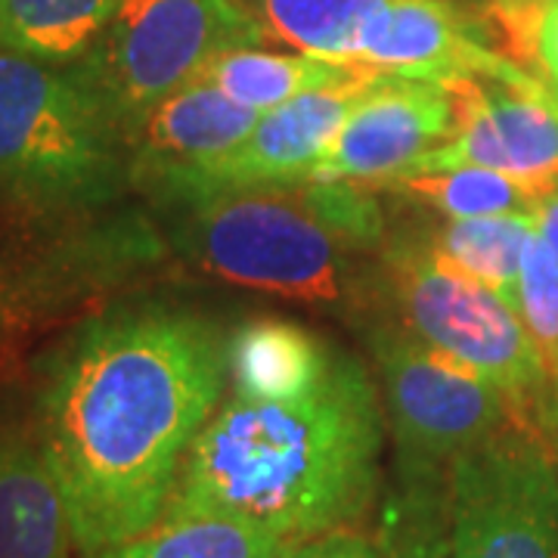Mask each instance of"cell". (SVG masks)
<instances>
[{"label": "cell", "instance_id": "obj_1", "mask_svg": "<svg viewBox=\"0 0 558 558\" xmlns=\"http://www.w3.org/2000/svg\"><path fill=\"white\" fill-rule=\"evenodd\" d=\"M227 381V336L165 304L109 307L44 357L32 432L81 556L161 519Z\"/></svg>", "mask_w": 558, "mask_h": 558}, {"label": "cell", "instance_id": "obj_2", "mask_svg": "<svg viewBox=\"0 0 558 558\" xmlns=\"http://www.w3.org/2000/svg\"><path fill=\"white\" fill-rule=\"evenodd\" d=\"M381 407L341 354L311 395L230 398L205 422L161 515H223L301 543L354 527L376 502Z\"/></svg>", "mask_w": 558, "mask_h": 558}, {"label": "cell", "instance_id": "obj_3", "mask_svg": "<svg viewBox=\"0 0 558 558\" xmlns=\"http://www.w3.org/2000/svg\"><path fill=\"white\" fill-rule=\"evenodd\" d=\"M168 208L178 248L205 274L295 301L351 299L388 240L376 193L344 180L208 186Z\"/></svg>", "mask_w": 558, "mask_h": 558}, {"label": "cell", "instance_id": "obj_4", "mask_svg": "<svg viewBox=\"0 0 558 558\" xmlns=\"http://www.w3.org/2000/svg\"><path fill=\"white\" fill-rule=\"evenodd\" d=\"M124 186L128 134L78 69L0 47V193L32 215H72Z\"/></svg>", "mask_w": 558, "mask_h": 558}, {"label": "cell", "instance_id": "obj_5", "mask_svg": "<svg viewBox=\"0 0 558 558\" xmlns=\"http://www.w3.org/2000/svg\"><path fill=\"white\" fill-rule=\"evenodd\" d=\"M379 282L403 329L524 407L543 410L553 379L519 311L447 264L428 236H388L379 255Z\"/></svg>", "mask_w": 558, "mask_h": 558}, {"label": "cell", "instance_id": "obj_6", "mask_svg": "<svg viewBox=\"0 0 558 558\" xmlns=\"http://www.w3.org/2000/svg\"><path fill=\"white\" fill-rule=\"evenodd\" d=\"M267 40L242 0H119L75 69L131 134L156 102L199 78L220 53Z\"/></svg>", "mask_w": 558, "mask_h": 558}, {"label": "cell", "instance_id": "obj_7", "mask_svg": "<svg viewBox=\"0 0 558 558\" xmlns=\"http://www.w3.org/2000/svg\"><path fill=\"white\" fill-rule=\"evenodd\" d=\"M369 344L407 478H428L499 432L537 422L534 407H524L403 326H376Z\"/></svg>", "mask_w": 558, "mask_h": 558}, {"label": "cell", "instance_id": "obj_8", "mask_svg": "<svg viewBox=\"0 0 558 558\" xmlns=\"http://www.w3.org/2000/svg\"><path fill=\"white\" fill-rule=\"evenodd\" d=\"M447 515V558H558V469L537 422L453 459Z\"/></svg>", "mask_w": 558, "mask_h": 558}, {"label": "cell", "instance_id": "obj_9", "mask_svg": "<svg viewBox=\"0 0 558 558\" xmlns=\"http://www.w3.org/2000/svg\"><path fill=\"white\" fill-rule=\"evenodd\" d=\"M447 90L453 97L457 131L444 146L425 153L407 178L490 168L537 186L556 183L558 90L553 84L527 72L521 78L447 81Z\"/></svg>", "mask_w": 558, "mask_h": 558}, {"label": "cell", "instance_id": "obj_10", "mask_svg": "<svg viewBox=\"0 0 558 558\" xmlns=\"http://www.w3.org/2000/svg\"><path fill=\"white\" fill-rule=\"evenodd\" d=\"M453 131L457 112L447 84L379 75L351 106L307 180L385 186L407 178Z\"/></svg>", "mask_w": 558, "mask_h": 558}, {"label": "cell", "instance_id": "obj_11", "mask_svg": "<svg viewBox=\"0 0 558 558\" xmlns=\"http://www.w3.org/2000/svg\"><path fill=\"white\" fill-rule=\"evenodd\" d=\"M156 258V240L137 218L106 220L25 255L0 258V332L20 336L38 319L94 299Z\"/></svg>", "mask_w": 558, "mask_h": 558}, {"label": "cell", "instance_id": "obj_12", "mask_svg": "<svg viewBox=\"0 0 558 558\" xmlns=\"http://www.w3.org/2000/svg\"><path fill=\"white\" fill-rule=\"evenodd\" d=\"M258 119L260 112L230 100L218 84L193 78L156 102L128 134L131 186L168 202L236 149Z\"/></svg>", "mask_w": 558, "mask_h": 558}, {"label": "cell", "instance_id": "obj_13", "mask_svg": "<svg viewBox=\"0 0 558 558\" xmlns=\"http://www.w3.org/2000/svg\"><path fill=\"white\" fill-rule=\"evenodd\" d=\"M360 65L418 81L521 78L527 69L490 47L450 0H391L360 50Z\"/></svg>", "mask_w": 558, "mask_h": 558}, {"label": "cell", "instance_id": "obj_14", "mask_svg": "<svg viewBox=\"0 0 558 558\" xmlns=\"http://www.w3.org/2000/svg\"><path fill=\"white\" fill-rule=\"evenodd\" d=\"M379 75L381 72H363L344 84L307 90L270 112H260L258 124L236 149H230L208 171H202L199 178L190 186H183L178 196H171L165 205L183 199L196 190H208V186L307 180L317 168L319 156L336 137L344 116L351 112V106Z\"/></svg>", "mask_w": 558, "mask_h": 558}, {"label": "cell", "instance_id": "obj_15", "mask_svg": "<svg viewBox=\"0 0 558 558\" xmlns=\"http://www.w3.org/2000/svg\"><path fill=\"white\" fill-rule=\"evenodd\" d=\"M75 537L32 428L0 422V558H72Z\"/></svg>", "mask_w": 558, "mask_h": 558}, {"label": "cell", "instance_id": "obj_16", "mask_svg": "<svg viewBox=\"0 0 558 558\" xmlns=\"http://www.w3.org/2000/svg\"><path fill=\"white\" fill-rule=\"evenodd\" d=\"M339 351L289 319H248L227 339L233 398L295 400L319 388Z\"/></svg>", "mask_w": 558, "mask_h": 558}, {"label": "cell", "instance_id": "obj_17", "mask_svg": "<svg viewBox=\"0 0 558 558\" xmlns=\"http://www.w3.org/2000/svg\"><path fill=\"white\" fill-rule=\"evenodd\" d=\"M270 38L339 65H360V50L391 0H242Z\"/></svg>", "mask_w": 558, "mask_h": 558}, {"label": "cell", "instance_id": "obj_18", "mask_svg": "<svg viewBox=\"0 0 558 558\" xmlns=\"http://www.w3.org/2000/svg\"><path fill=\"white\" fill-rule=\"evenodd\" d=\"M363 72H376V69L339 65L307 53H270L264 47H242L220 53L199 78L218 84L230 100H236L245 109L270 112L307 90L336 87Z\"/></svg>", "mask_w": 558, "mask_h": 558}, {"label": "cell", "instance_id": "obj_19", "mask_svg": "<svg viewBox=\"0 0 558 558\" xmlns=\"http://www.w3.org/2000/svg\"><path fill=\"white\" fill-rule=\"evenodd\" d=\"M119 0H0V47L50 65L90 53Z\"/></svg>", "mask_w": 558, "mask_h": 558}, {"label": "cell", "instance_id": "obj_20", "mask_svg": "<svg viewBox=\"0 0 558 558\" xmlns=\"http://www.w3.org/2000/svg\"><path fill=\"white\" fill-rule=\"evenodd\" d=\"M292 539L223 515H161L140 537L94 558H286Z\"/></svg>", "mask_w": 558, "mask_h": 558}, {"label": "cell", "instance_id": "obj_21", "mask_svg": "<svg viewBox=\"0 0 558 558\" xmlns=\"http://www.w3.org/2000/svg\"><path fill=\"white\" fill-rule=\"evenodd\" d=\"M381 190L413 202L418 208H428L444 220H462L502 218V215L534 218L539 196L549 186L509 178L490 168H450V171L395 180V183H385Z\"/></svg>", "mask_w": 558, "mask_h": 558}, {"label": "cell", "instance_id": "obj_22", "mask_svg": "<svg viewBox=\"0 0 558 558\" xmlns=\"http://www.w3.org/2000/svg\"><path fill=\"white\" fill-rule=\"evenodd\" d=\"M537 233L534 218L502 215V218H462L444 220L428 233L432 248L447 264H453L465 277L478 279L499 299L515 307L521 260L527 242Z\"/></svg>", "mask_w": 558, "mask_h": 558}, {"label": "cell", "instance_id": "obj_23", "mask_svg": "<svg viewBox=\"0 0 558 558\" xmlns=\"http://www.w3.org/2000/svg\"><path fill=\"white\" fill-rule=\"evenodd\" d=\"M515 311L527 329V336L537 344L539 357L546 363L549 379H558V258L553 248L531 236L527 252L521 260L519 292H515Z\"/></svg>", "mask_w": 558, "mask_h": 558}, {"label": "cell", "instance_id": "obj_24", "mask_svg": "<svg viewBox=\"0 0 558 558\" xmlns=\"http://www.w3.org/2000/svg\"><path fill=\"white\" fill-rule=\"evenodd\" d=\"M558 0H490V13L499 22L515 60L537 62V32L546 10Z\"/></svg>", "mask_w": 558, "mask_h": 558}, {"label": "cell", "instance_id": "obj_25", "mask_svg": "<svg viewBox=\"0 0 558 558\" xmlns=\"http://www.w3.org/2000/svg\"><path fill=\"white\" fill-rule=\"evenodd\" d=\"M286 558H388V553L381 543L354 534L348 527V531H336V534L301 539Z\"/></svg>", "mask_w": 558, "mask_h": 558}, {"label": "cell", "instance_id": "obj_26", "mask_svg": "<svg viewBox=\"0 0 558 558\" xmlns=\"http://www.w3.org/2000/svg\"><path fill=\"white\" fill-rule=\"evenodd\" d=\"M537 65L558 90V3L546 10L537 32Z\"/></svg>", "mask_w": 558, "mask_h": 558}, {"label": "cell", "instance_id": "obj_27", "mask_svg": "<svg viewBox=\"0 0 558 558\" xmlns=\"http://www.w3.org/2000/svg\"><path fill=\"white\" fill-rule=\"evenodd\" d=\"M534 223H537L539 240L553 248V255L558 258V180L539 196L537 211H534Z\"/></svg>", "mask_w": 558, "mask_h": 558}, {"label": "cell", "instance_id": "obj_28", "mask_svg": "<svg viewBox=\"0 0 558 558\" xmlns=\"http://www.w3.org/2000/svg\"><path fill=\"white\" fill-rule=\"evenodd\" d=\"M553 418H556L558 425V379L553 381Z\"/></svg>", "mask_w": 558, "mask_h": 558}, {"label": "cell", "instance_id": "obj_29", "mask_svg": "<svg viewBox=\"0 0 558 558\" xmlns=\"http://www.w3.org/2000/svg\"><path fill=\"white\" fill-rule=\"evenodd\" d=\"M7 339H10V336H7V332H0V344H3Z\"/></svg>", "mask_w": 558, "mask_h": 558}]
</instances>
